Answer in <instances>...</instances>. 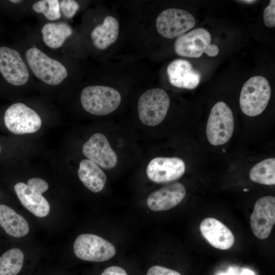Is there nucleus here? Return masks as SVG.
Wrapping results in <instances>:
<instances>
[{
    "label": "nucleus",
    "instance_id": "1",
    "mask_svg": "<svg viewBox=\"0 0 275 275\" xmlns=\"http://www.w3.org/2000/svg\"><path fill=\"white\" fill-rule=\"evenodd\" d=\"M271 95L267 79L260 75L249 78L241 89L239 104L242 112L250 117L261 114L266 107Z\"/></svg>",
    "mask_w": 275,
    "mask_h": 275
},
{
    "label": "nucleus",
    "instance_id": "2",
    "mask_svg": "<svg viewBox=\"0 0 275 275\" xmlns=\"http://www.w3.org/2000/svg\"><path fill=\"white\" fill-rule=\"evenodd\" d=\"M121 96L116 89L103 86H91L85 88L80 95V101L87 112L103 116L111 113L119 106Z\"/></svg>",
    "mask_w": 275,
    "mask_h": 275
},
{
    "label": "nucleus",
    "instance_id": "3",
    "mask_svg": "<svg viewBox=\"0 0 275 275\" xmlns=\"http://www.w3.org/2000/svg\"><path fill=\"white\" fill-rule=\"evenodd\" d=\"M25 58L34 75L47 85H58L68 76L66 68L61 62L36 47L26 51Z\"/></svg>",
    "mask_w": 275,
    "mask_h": 275
},
{
    "label": "nucleus",
    "instance_id": "4",
    "mask_svg": "<svg viewBox=\"0 0 275 275\" xmlns=\"http://www.w3.org/2000/svg\"><path fill=\"white\" fill-rule=\"evenodd\" d=\"M211 42V34L207 30L197 28L179 36L174 43V50L183 57L198 58L203 53L214 57L218 53L219 48Z\"/></svg>",
    "mask_w": 275,
    "mask_h": 275
},
{
    "label": "nucleus",
    "instance_id": "5",
    "mask_svg": "<svg viewBox=\"0 0 275 275\" xmlns=\"http://www.w3.org/2000/svg\"><path fill=\"white\" fill-rule=\"evenodd\" d=\"M170 104L168 93L161 88H153L140 97L138 109L140 120L144 124L154 126L165 118Z\"/></svg>",
    "mask_w": 275,
    "mask_h": 275
},
{
    "label": "nucleus",
    "instance_id": "6",
    "mask_svg": "<svg viewBox=\"0 0 275 275\" xmlns=\"http://www.w3.org/2000/svg\"><path fill=\"white\" fill-rule=\"evenodd\" d=\"M48 188L47 183L40 178H32L27 184L17 183L15 192L21 204L36 216L43 217L50 211V205L42 194Z\"/></svg>",
    "mask_w": 275,
    "mask_h": 275
},
{
    "label": "nucleus",
    "instance_id": "7",
    "mask_svg": "<svg viewBox=\"0 0 275 275\" xmlns=\"http://www.w3.org/2000/svg\"><path fill=\"white\" fill-rule=\"evenodd\" d=\"M234 127L232 112L223 101L216 103L212 107L206 126V136L212 145H221L231 138Z\"/></svg>",
    "mask_w": 275,
    "mask_h": 275
},
{
    "label": "nucleus",
    "instance_id": "8",
    "mask_svg": "<svg viewBox=\"0 0 275 275\" xmlns=\"http://www.w3.org/2000/svg\"><path fill=\"white\" fill-rule=\"evenodd\" d=\"M76 256L85 261L103 262L116 253L114 245L103 238L92 234H82L76 238L73 245Z\"/></svg>",
    "mask_w": 275,
    "mask_h": 275
},
{
    "label": "nucleus",
    "instance_id": "9",
    "mask_svg": "<svg viewBox=\"0 0 275 275\" xmlns=\"http://www.w3.org/2000/svg\"><path fill=\"white\" fill-rule=\"evenodd\" d=\"M196 23L194 16L185 10L170 8L163 10L157 17L156 28L158 33L168 39L185 34Z\"/></svg>",
    "mask_w": 275,
    "mask_h": 275
},
{
    "label": "nucleus",
    "instance_id": "10",
    "mask_svg": "<svg viewBox=\"0 0 275 275\" xmlns=\"http://www.w3.org/2000/svg\"><path fill=\"white\" fill-rule=\"evenodd\" d=\"M4 122L7 128L16 134L34 133L42 125L38 114L22 103L13 104L7 108Z\"/></svg>",
    "mask_w": 275,
    "mask_h": 275
},
{
    "label": "nucleus",
    "instance_id": "11",
    "mask_svg": "<svg viewBox=\"0 0 275 275\" xmlns=\"http://www.w3.org/2000/svg\"><path fill=\"white\" fill-rule=\"evenodd\" d=\"M251 229L256 237L264 239L275 223V198L267 196L258 199L250 217Z\"/></svg>",
    "mask_w": 275,
    "mask_h": 275
},
{
    "label": "nucleus",
    "instance_id": "12",
    "mask_svg": "<svg viewBox=\"0 0 275 275\" xmlns=\"http://www.w3.org/2000/svg\"><path fill=\"white\" fill-rule=\"evenodd\" d=\"M0 72L10 84L21 86L29 78L25 63L15 50L6 46L0 47Z\"/></svg>",
    "mask_w": 275,
    "mask_h": 275
},
{
    "label": "nucleus",
    "instance_id": "13",
    "mask_svg": "<svg viewBox=\"0 0 275 275\" xmlns=\"http://www.w3.org/2000/svg\"><path fill=\"white\" fill-rule=\"evenodd\" d=\"M82 152L88 159L105 169H112L118 163L117 156L106 136L96 133L83 145Z\"/></svg>",
    "mask_w": 275,
    "mask_h": 275
},
{
    "label": "nucleus",
    "instance_id": "14",
    "mask_svg": "<svg viewBox=\"0 0 275 275\" xmlns=\"http://www.w3.org/2000/svg\"><path fill=\"white\" fill-rule=\"evenodd\" d=\"M184 161L177 157H158L152 159L148 163L146 173L151 181L162 183L175 181L184 173Z\"/></svg>",
    "mask_w": 275,
    "mask_h": 275
},
{
    "label": "nucleus",
    "instance_id": "15",
    "mask_svg": "<svg viewBox=\"0 0 275 275\" xmlns=\"http://www.w3.org/2000/svg\"><path fill=\"white\" fill-rule=\"evenodd\" d=\"M185 195L186 189L182 184L173 183L151 193L147 205L153 211L168 210L177 206Z\"/></svg>",
    "mask_w": 275,
    "mask_h": 275
},
{
    "label": "nucleus",
    "instance_id": "16",
    "mask_svg": "<svg viewBox=\"0 0 275 275\" xmlns=\"http://www.w3.org/2000/svg\"><path fill=\"white\" fill-rule=\"evenodd\" d=\"M167 71L171 84L178 88L194 89L201 80L200 73L186 60L173 61L168 66Z\"/></svg>",
    "mask_w": 275,
    "mask_h": 275
},
{
    "label": "nucleus",
    "instance_id": "17",
    "mask_svg": "<svg viewBox=\"0 0 275 275\" xmlns=\"http://www.w3.org/2000/svg\"><path fill=\"white\" fill-rule=\"evenodd\" d=\"M200 230L203 237L213 247L227 250L235 241L231 231L225 225L213 217H207L201 223Z\"/></svg>",
    "mask_w": 275,
    "mask_h": 275
},
{
    "label": "nucleus",
    "instance_id": "18",
    "mask_svg": "<svg viewBox=\"0 0 275 275\" xmlns=\"http://www.w3.org/2000/svg\"><path fill=\"white\" fill-rule=\"evenodd\" d=\"M119 33L118 21L112 16H107L101 24L97 25L92 30L91 38L97 48L103 50L116 41Z\"/></svg>",
    "mask_w": 275,
    "mask_h": 275
},
{
    "label": "nucleus",
    "instance_id": "19",
    "mask_svg": "<svg viewBox=\"0 0 275 275\" xmlns=\"http://www.w3.org/2000/svg\"><path fill=\"white\" fill-rule=\"evenodd\" d=\"M0 225L9 235L20 238L29 232L25 219L9 206L0 204Z\"/></svg>",
    "mask_w": 275,
    "mask_h": 275
},
{
    "label": "nucleus",
    "instance_id": "20",
    "mask_svg": "<svg viewBox=\"0 0 275 275\" xmlns=\"http://www.w3.org/2000/svg\"><path fill=\"white\" fill-rule=\"evenodd\" d=\"M78 175L83 184L95 193L101 191L106 182L104 172L89 159H83L80 162Z\"/></svg>",
    "mask_w": 275,
    "mask_h": 275
},
{
    "label": "nucleus",
    "instance_id": "21",
    "mask_svg": "<svg viewBox=\"0 0 275 275\" xmlns=\"http://www.w3.org/2000/svg\"><path fill=\"white\" fill-rule=\"evenodd\" d=\"M42 38L49 47L56 49L61 47L73 31L71 26L63 22L46 23L41 30Z\"/></svg>",
    "mask_w": 275,
    "mask_h": 275
},
{
    "label": "nucleus",
    "instance_id": "22",
    "mask_svg": "<svg viewBox=\"0 0 275 275\" xmlns=\"http://www.w3.org/2000/svg\"><path fill=\"white\" fill-rule=\"evenodd\" d=\"M250 178L255 182L273 185L275 184V158L264 159L250 170Z\"/></svg>",
    "mask_w": 275,
    "mask_h": 275
},
{
    "label": "nucleus",
    "instance_id": "23",
    "mask_svg": "<svg viewBox=\"0 0 275 275\" xmlns=\"http://www.w3.org/2000/svg\"><path fill=\"white\" fill-rule=\"evenodd\" d=\"M24 255L18 248L11 249L0 257V275H17L22 269Z\"/></svg>",
    "mask_w": 275,
    "mask_h": 275
},
{
    "label": "nucleus",
    "instance_id": "24",
    "mask_svg": "<svg viewBox=\"0 0 275 275\" xmlns=\"http://www.w3.org/2000/svg\"><path fill=\"white\" fill-rule=\"evenodd\" d=\"M34 11L42 13L46 19L55 20L61 17L60 3L58 0H42L35 3L32 6Z\"/></svg>",
    "mask_w": 275,
    "mask_h": 275
},
{
    "label": "nucleus",
    "instance_id": "25",
    "mask_svg": "<svg viewBox=\"0 0 275 275\" xmlns=\"http://www.w3.org/2000/svg\"><path fill=\"white\" fill-rule=\"evenodd\" d=\"M60 7L64 15L68 18H72L79 8L78 4L73 0H63L60 3Z\"/></svg>",
    "mask_w": 275,
    "mask_h": 275
},
{
    "label": "nucleus",
    "instance_id": "26",
    "mask_svg": "<svg viewBox=\"0 0 275 275\" xmlns=\"http://www.w3.org/2000/svg\"><path fill=\"white\" fill-rule=\"evenodd\" d=\"M263 21L264 24L268 28L275 26V1L271 0L269 5L265 8L263 12Z\"/></svg>",
    "mask_w": 275,
    "mask_h": 275
},
{
    "label": "nucleus",
    "instance_id": "27",
    "mask_svg": "<svg viewBox=\"0 0 275 275\" xmlns=\"http://www.w3.org/2000/svg\"><path fill=\"white\" fill-rule=\"evenodd\" d=\"M147 275H181L179 272L161 266L154 265L151 267Z\"/></svg>",
    "mask_w": 275,
    "mask_h": 275
},
{
    "label": "nucleus",
    "instance_id": "28",
    "mask_svg": "<svg viewBox=\"0 0 275 275\" xmlns=\"http://www.w3.org/2000/svg\"><path fill=\"white\" fill-rule=\"evenodd\" d=\"M101 275H128L126 271L122 267L112 266L105 269Z\"/></svg>",
    "mask_w": 275,
    "mask_h": 275
},
{
    "label": "nucleus",
    "instance_id": "29",
    "mask_svg": "<svg viewBox=\"0 0 275 275\" xmlns=\"http://www.w3.org/2000/svg\"><path fill=\"white\" fill-rule=\"evenodd\" d=\"M237 273L236 269L232 266L229 267L227 271L226 272H219L215 275H238Z\"/></svg>",
    "mask_w": 275,
    "mask_h": 275
},
{
    "label": "nucleus",
    "instance_id": "30",
    "mask_svg": "<svg viewBox=\"0 0 275 275\" xmlns=\"http://www.w3.org/2000/svg\"><path fill=\"white\" fill-rule=\"evenodd\" d=\"M238 275H255V273L252 270L248 268H243Z\"/></svg>",
    "mask_w": 275,
    "mask_h": 275
},
{
    "label": "nucleus",
    "instance_id": "31",
    "mask_svg": "<svg viewBox=\"0 0 275 275\" xmlns=\"http://www.w3.org/2000/svg\"><path fill=\"white\" fill-rule=\"evenodd\" d=\"M237 2H239L240 3H243L247 4H252L256 3L257 1H253V0H245V1H237Z\"/></svg>",
    "mask_w": 275,
    "mask_h": 275
},
{
    "label": "nucleus",
    "instance_id": "32",
    "mask_svg": "<svg viewBox=\"0 0 275 275\" xmlns=\"http://www.w3.org/2000/svg\"><path fill=\"white\" fill-rule=\"evenodd\" d=\"M21 1H18V0H11L10 1V2H12L13 3H18L19 2H20Z\"/></svg>",
    "mask_w": 275,
    "mask_h": 275
},
{
    "label": "nucleus",
    "instance_id": "33",
    "mask_svg": "<svg viewBox=\"0 0 275 275\" xmlns=\"http://www.w3.org/2000/svg\"><path fill=\"white\" fill-rule=\"evenodd\" d=\"M0 152H1V147H0Z\"/></svg>",
    "mask_w": 275,
    "mask_h": 275
}]
</instances>
